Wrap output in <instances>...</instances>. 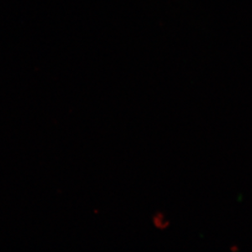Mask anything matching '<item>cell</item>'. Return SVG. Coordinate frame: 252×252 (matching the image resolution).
Listing matches in <instances>:
<instances>
[{"instance_id": "obj_1", "label": "cell", "mask_w": 252, "mask_h": 252, "mask_svg": "<svg viewBox=\"0 0 252 252\" xmlns=\"http://www.w3.org/2000/svg\"><path fill=\"white\" fill-rule=\"evenodd\" d=\"M153 221H154L155 227L161 230H164L170 226V221L165 217V215L162 212H158L157 214H155Z\"/></svg>"}, {"instance_id": "obj_2", "label": "cell", "mask_w": 252, "mask_h": 252, "mask_svg": "<svg viewBox=\"0 0 252 252\" xmlns=\"http://www.w3.org/2000/svg\"><path fill=\"white\" fill-rule=\"evenodd\" d=\"M230 250L232 251V252H238V247H237V246L233 245V246H232V247H231Z\"/></svg>"}]
</instances>
